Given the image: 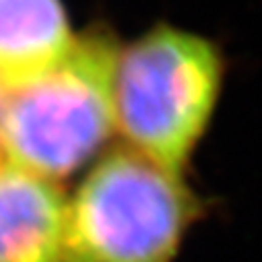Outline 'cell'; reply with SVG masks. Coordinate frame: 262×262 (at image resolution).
<instances>
[{
	"instance_id": "277c9868",
	"label": "cell",
	"mask_w": 262,
	"mask_h": 262,
	"mask_svg": "<svg viewBox=\"0 0 262 262\" xmlns=\"http://www.w3.org/2000/svg\"><path fill=\"white\" fill-rule=\"evenodd\" d=\"M67 201L56 182L0 161V262H62Z\"/></svg>"
},
{
	"instance_id": "8992f818",
	"label": "cell",
	"mask_w": 262,
	"mask_h": 262,
	"mask_svg": "<svg viewBox=\"0 0 262 262\" xmlns=\"http://www.w3.org/2000/svg\"><path fill=\"white\" fill-rule=\"evenodd\" d=\"M7 91L0 87V161L5 159L3 155V124H5V110H7Z\"/></svg>"
},
{
	"instance_id": "6da1fadb",
	"label": "cell",
	"mask_w": 262,
	"mask_h": 262,
	"mask_svg": "<svg viewBox=\"0 0 262 262\" xmlns=\"http://www.w3.org/2000/svg\"><path fill=\"white\" fill-rule=\"evenodd\" d=\"M225 58L205 35L159 23L118 48L114 130L124 147L186 176L217 110Z\"/></svg>"
},
{
	"instance_id": "7a4b0ae2",
	"label": "cell",
	"mask_w": 262,
	"mask_h": 262,
	"mask_svg": "<svg viewBox=\"0 0 262 262\" xmlns=\"http://www.w3.org/2000/svg\"><path fill=\"white\" fill-rule=\"evenodd\" d=\"M205 207L186 176L116 147L67 201L62 262H176Z\"/></svg>"
},
{
	"instance_id": "3957f363",
	"label": "cell",
	"mask_w": 262,
	"mask_h": 262,
	"mask_svg": "<svg viewBox=\"0 0 262 262\" xmlns=\"http://www.w3.org/2000/svg\"><path fill=\"white\" fill-rule=\"evenodd\" d=\"M118 39L95 27L75 35L50 71L9 91L3 155L9 163L60 182L101 153L114 130Z\"/></svg>"
},
{
	"instance_id": "5b68a950",
	"label": "cell",
	"mask_w": 262,
	"mask_h": 262,
	"mask_svg": "<svg viewBox=\"0 0 262 262\" xmlns=\"http://www.w3.org/2000/svg\"><path fill=\"white\" fill-rule=\"evenodd\" d=\"M73 41L60 0H0V87L9 93L43 75Z\"/></svg>"
}]
</instances>
